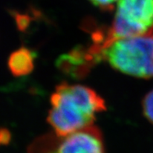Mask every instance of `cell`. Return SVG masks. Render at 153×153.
I'll use <instances>...</instances> for the list:
<instances>
[{
	"mask_svg": "<svg viewBox=\"0 0 153 153\" xmlns=\"http://www.w3.org/2000/svg\"><path fill=\"white\" fill-rule=\"evenodd\" d=\"M8 65L10 70L15 76L27 74L33 68L32 53L27 48H20L11 54Z\"/></svg>",
	"mask_w": 153,
	"mask_h": 153,
	"instance_id": "5",
	"label": "cell"
},
{
	"mask_svg": "<svg viewBox=\"0 0 153 153\" xmlns=\"http://www.w3.org/2000/svg\"><path fill=\"white\" fill-rule=\"evenodd\" d=\"M30 153H105L102 137L94 126L63 136L48 135L32 145Z\"/></svg>",
	"mask_w": 153,
	"mask_h": 153,
	"instance_id": "4",
	"label": "cell"
},
{
	"mask_svg": "<svg viewBox=\"0 0 153 153\" xmlns=\"http://www.w3.org/2000/svg\"><path fill=\"white\" fill-rule=\"evenodd\" d=\"M105 59L117 71L130 76L153 77V33L120 38L102 50Z\"/></svg>",
	"mask_w": 153,
	"mask_h": 153,
	"instance_id": "2",
	"label": "cell"
},
{
	"mask_svg": "<svg viewBox=\"0 0 153 153\" xmlns=\"http://www.w3.org/2000/svg\"><path fill=\"white\" fill-rule=\"evenodd\" d=\"M143 111L145 117L153 123V90L148 93L144 99Z\"/></svg>",
	"mask_w": 153,
	"mask_h": 153,
	"instance_id": "6",
	"label": "cell"
},
{
	"mask_svg": "<svg viewBox=\"0 0 153 153\" xmlns=\"http://www.w3.org/2000/svg\"><path fill=\"white\" fill-rule=\"evenodd\" d=\"M51 105L48 121L59 136L91 127L95 115L105 109L103 99L92 89L66 83L56 87Z\"/></svg>",
	"mask_w": 153,
	"mask_h": 153,
	"instance_id": "1",
	"label": "cell"
},
{
	"mask_svg": "<svg viewBox=\"0 0 153 153\" xmlns=\"http://www.w3.org/2000/svg\"><path fill=\"white\" fill-rule=\"evenodd\" d=\"M94 6L103 10H111L113 9L116 2L119 0H88Z\"/></svg>",
	"mask_w": 153,
	"mask_h": 153,
	"instance_id": "7",
	"label": "cell"
},
{
	"mask_svg": "<svg viewBox=\"0 0 153 153\" xmlns=\"http://www.w3.org/2000/svg\"><path fill=\"white\" fill-rule=\"evenodd\" d=\"M153 31V0H119L113 22L100 43L101 50L120 38Z\"/></svg>",
	"mask_w": 153,
	"mask_h": 153,
	"instance_id": "3",
	"label": "cell"
}]
</instances>
